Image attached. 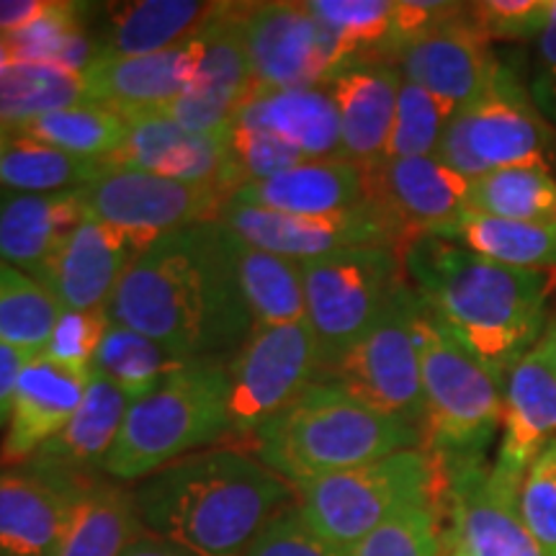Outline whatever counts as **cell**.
I'll list each match as a JSON object with an SVG mask.
<instances>
[{
    "instance_id": "13",
    "label": "cell",
    "mask_w": 556,
    "mask_h": 556,
    "mask_svg": "<svg viewBox=\"0 0 556 556\" xmlns=\"http://www.w3.org/2000/svg\"><path fill=\"white\" fill-rule=\"evenodd\" d=\"M245 9L248 3H214L199 31L193 34L197 47V73L186 93L163 106L129 116H163L197 135H229L248 96L253 93L245 45Z\"/></svg>"
},
{
    "instance_id": "27",
    "label": "cell",
    "mask_w": 556,
    "mask_h": 556,
    "mask_svg": "<svg viewBox=\"0 0 556 556\" xmlns=\"http://www.w3.org/2000/svg\"><path fill=\"white\" fill-rule=\"evenodd\" d=\"M80 486L31 467L0 469V556H52Z\"/></svg>"
},
{
    "instance_id": "10",
    "label": "cell",
    "mask_w": 556,
    "mask_h": 556,
    "mask_svg": "<svg viewBox=\"0 0 556 556\" xmlns=\"http://www.w3.org/2000/svg\"><path fill=\"white\" fill-rule=\"evenodd\" d=\"M548 129L513 75L497 67L482 93L451 116L435 157L477 180L484 173L516 165H546Z\"/></svg>"
},
{
    "instance_id": "36",
    "label": "cell",
    "mask_w": 556,
    "mask_h": 556,
    "mask_svg": "<svg viewBox=\"0 0 556 556\" xmlns=\"http://www.w3.org/2000/svg\"><path fill=\"white\" fill-rule=\"evenodd\" d=\"M186 364L189 361H178L155 340L114 319H109V328L93 358L96 371L114 381L131 402L148 397Z\"/></svg>"
},
{
    "instance_id": "51",
    "label": "cell",
    "mask_w": 556,
    "mask_h": 556,
    "mask_svg": "<svg viewBox=\"0 0 556 556\" xmlns=\"http://www.w3.org/2000/svg\"><path fill=\"white\" fill-rule=\"evenodd\" d=\"M539 58L544 65V78L548 93L556 96V0H552L544 31L539 34Z\"/></svg>"
},
{
    "instance_id": "41",
    "label": "cell",
    "mask_w": 556,
    "mask_h": 556,
    "mask_svg": "<svg viewBox=\"0 0 556 556\" xmlns=\"http://www.w3.org/2000/svg\"><path fill=\"white\" fill-rule=\"evenodd\" d=\"M454 114V103L402 78L387 157H435L443 131Z\"/></svg>"
},
{
    "instance_id": "23",
    "label": "cell",
    "mask_w": 556,
    "mask_h": 556,
    "mask_svg": "<svg viewBox=\"0 0 556 556\" xmlns=\"http://www.w3.org/2000/svg\"><path fill=\"white\" fill-rule=\"evenodd\" d=\"M340 119L343 157L358 165H377L387 157L402 70L392 62H348L325 83Z\"/></svg>"
},
{
    "instance_id": "34",
    "label": "cell",
    "mask_w": 556,
    "mask_h": 556,
    "mask_svg": "<svg viewBox=\"0 0 556 556\" xmlns=\"http://www.w3.org/2000/svg\"><path fill=\"white\" fill-rule=\"evenodd\" d=\"M11 129L13 135L37 139V142L65 150L70 155L106 163L127 139L129 122L116 109L101 106V103H80V106L52 111V114Z\"/></svg>"
},
{
    "instance_id": "33",
    "label": "cell",
    "mask_w": 556,
    "mask_h": 556,
    "mask_svg": "<svg viewBox=\"0 0 556 556\" xmlns=\"http://www.w3.org/2000/svg\"><path fill=\"white\" fill-rule=\"evenodd\" d=\"M443 240L500 266L556 268V222L500 219L467 208Z\"/></svg>"
},
{
    "instance_id": "32",
    "label": "cell",
    "mask_w": 556,
    "mask_h": 556,
    "mask_svg": "<svg viewBox=\"0 0 556 556\" xmlns=\"http://www.w3.org/2000/svg\"><path fill=\"white\" fill-rule=\"evenodd\" d=\"M229 255H232L235 270H238V281L248 302L250 317H253V328L307 323L302 263L250 245L232 229H229Z\"/></svg>"
},
{
    "instance_id": "11",
    "label": "cell",
    "mask_w": 556,
    "mask_h": 556,
    "mask_svg": "<svg viewBox=\"0 0 556 556\" xmlns=\"http://www.w3.org/2000/svg\"><path fill=\"white\" fill-rule=\"evenodd\" d=\"M88 217L99 219L139 250L178 229L219 222L232 193L214 184H189L144 170L109 168L78 189Z\"/></svg>"
},
{
    "instance_id": "26",
    "label": "cell",
    "mask_w": 556,
    "mask_h": 556,
    "mask_svg": "<svg viewBox=\"0 0 556 556\" xmlns=\"http://www.w3.org/2000/svg\"><path fill=\"white\" fill-rule=\"evenodd\" d=\"M232 201L294 217H328L366 204V173L345 157L302 160L294 168L245 184Z\"/></svg>"
},
{
    "instance_id": "4",
    "label": "cell",
    "mask_w": 556,
    "mask_h": 556,
    "mask_svg": "<svg viewBox=\"0 0 556 556\" xmlns=\"http://www.w3.org/2000/svg\"><path fill=\"white\" fill-rule=\"evenodd\" d=\"M250 443L253 456L299 490L315 479L417 448L422 428L364 405L330 381H317Z\"/></svg>"
},
{
    "instance_id": "35",
    "label": "cell",
    "mask_w": 556,
    "mask_h": 556,
    "mask_svg": "<svg viewBox=\"0 0 556 556\" xmlns=\"http://www.w3.org/2000/svg\"><path fill=\"white\" fill-rule=\"evenodd\" d=\"M106 170L109 165L103 160L70 155L37 139L13 135L9 150L0 160V189L24 193L78 191Z\"/></svg>"
},
{
    "instance_id": "1",
    "label": "cell",
    "mask_w": 556,
    "mask_h": 556,
    "mask_svg": "<svg viewBox=\"0 0 556 556\" xmlns=\"http://www.w3.org/2000/svg\"><path fill=\"white\" fill-rule=\"evenodd\" d=\"M109 319L142 332L178 361L227 358L253 330L222 222L152 242L116 287Z\"/></svg>"
},
{
    "instance_id": "47",
    "label": "cell",
    "mask_w": 556,
    "mask_h": 556,
    "mask_svg": "<svg viewBox=\"0 0 556 556\" xmlns=\"http://www.w3.org/2000/svg\"><path fill=\"white\" fill-rule=\"evenodd\" d=\"M245 556H348L328 544L307 523L299 505H289L268 520V526L255 536Z\"/></svg>"
},
{
    "instance_id": "44",
    "label": "cell",
    "mask_w": 556,
    "mask_h": 556,
    "mask_svg": "<svg viewBox=\"0 0 556 556\" xmlns=\"http://www.w3.org/2000/svg\"><path fill=\"white\" fill-rule=\"evenodd\" d=\"M518 503L541 556H556V441L548 443L528 467Z\"/></svg>"
},
{
    "instance_id": "28",
    "label": "cell",
    "mask_w": 556,
    "mask_h": 556,
    "mask_svg": "<svg viewBox=\"0 0 556 556\" xmlns=\"http://www.w3.org/2000/svg\"><path fill=\"white\" fill-rule=\"evenodd\" d=\"M86 217L78 191L0 189V261L34 276Z\"/></svg>"
},
{
    "instance_id": "39",
    "label": "cell",
    "mask_w": 556,
    "mask_h": 556,
    "mask_svg": "<svg viewBox=\"0 0 556 556\" xmlns=\"http://www.w3.org/2000/svg\"><path fill=\"white\" fill-rule=\"evenodd\" d=\"M62 315L60 302L29 274L0 261V343L39 356Z\"/></svg>"
},
{
    "instance_id": "8",
    "label": "cell",
    "mask_w": 556,
    "mask_h": 556,
    "mask_svg": "<svg viewBox=\"0 0 556 556\" xmlns=\"http://www.w3.org/2000/svg\"><path fill=\"white\" fill-rule=\"evenodd\" d=\"M302 276L307 323L323 348L325 368L358 343L409 287L405 258L394 248H353L304 261Z\"/></svg>"
},
{
    "instance_id": "53",
    "label": "cell",
    "mask_w": 556,
    "mask_h": 556,
    "mask_svg": "<svg viewBox=\"0 0 556 556\" xmlns=\"http://www.w3.org/2000/svg\"><path fill=\"white\" fill-rule=\"evenodd\" d=\"M539 345L544 348L548 353V358H552V364L556 366V315L546 319V328H544V336H541Z\"/></svg>"
},
{
    "instance_id": "50",
    "label": "cell",
    "mask_w": 556,
    "mask_h": 556,
    "mask_svg": "<svg viewBox=\"0 0 556 556\" xmlns=\"http://www.w3.org/2000/svg\"><path fill=\"white\" fill-rule=\"evenodd\" d=\"M50 0H0V34L9 37L29 26Z\"/></svg>"
},
{
    "instance_id": "37",
    "label": "cell",
    "mask_w": 556,
    "mask_h": 556,
    "mask_svg": "<svg viewBox=\"0 0 556 556\" xmlns=\"http://www.w3.org/2000/svg\"><path fill=\"white\" fill-rule=\"evenodd\" d=\"M80 103H90L80 73L31 62H13L0 73V122L9 127Z\"/></svg>"
},
{
    "instance_id": "14",
    "label": "cell",
    "mask_w": 556,
    "mask_h": 556,
    "mask_svg": "<svg viewBox=\"0 0 556 556\" xmlns=\"http://www.w3.org/2000/svg\"><path fill=\"white\" fill-rule=\"evenodd\" d=\"M245 45L253 90L317 88L348 65L307 3H248Z\"/></svg>"
},
{
    "instance_id": "3",
    "label": "cell",
    "mask_w": 556,
    "mask_h": 556,
    "mask_svg": "<svg viewBox=\"0 0 556 556\" xmlns=\"http://www.w3.org/2000/svg\"><path fill=\"white\" fill-rule=\"evenodd\" d=\"M409 287L479 361L510 371L546 328V270L484 261L456 242L420 238L405 250Z\"/></svg>"
},
{
    "instance_id": "5",
    "label": "cell",
    "mask_w": 556,
    "mask_h": 556,
    "mask_svg": "<svg viewBox=\"0 0 556 556\" xmlns=\"http://www.w3.org/2000/svg\"><path fill=\"white\" fill-rule=\"evenodd\" d=\"M225 438H232L229 361H189L155 392L131 402L103 475L116 482L148 479Z\"/></svg>"
},
{
    "instance_id": "25",
    "label": "cell",
    "mask_w": 556,
    "mask_h": 556,
    "mask_svg": "<svg viewBox=\"0 0 556 556\" xmlns=\"http://www.w3.org/2000/svg\"><path fill=\"white\" fill-rule=\"evenodd\" d=\"M197 73L193 39L173 50L137 58H96L83 70L88 101L116 109L124 119L186 93Z\"/></svg>"
},
{
    "instance_id": "16",
    "label": "cell",
    "mask_w": 556,
    "mask_h": 556,
    "mask_svg": "<svg viewBox=\"0 0 556 556\" xmlns=\"http://www.w3.org/2000/svg\"><path fill=\"white\" fill-rule=\"evenodd\" d=\"M364 173L366 199L397 225L405 250L420 238H446L469 208L471 180L438 157H384Z\"/></svg>"
},
{
    "instance_id": "55",
    "label": "cell",
    "mask_w": 556,
    "mask_h": 556,
    "mask_svg": "<svg viewBox=\"0 0 556 556\" xmlns=\"http://www.w3.org/2000/svg\"><path fill=\"white\" fill-rule=\"evenodd\" d=\"M11 137H13V129L9 127V124H3V122H0V160H3L5 150H9V144H11Z\"/></svg>"
},
{
    "instance_id": "22",
    "label": "cell",
    "mask_w": 556,
    "mask_h": 556,
    "mask_svg": "<svg viewBox=\"0 0 556 556\" xmlns=\"http://www.w3.org/2000/svg\"><path fill=\"white\" fill-rule=\"evenodd\" d=\"M90 374L93 371L62 366L45 353L26 364L13 397L9 428L0 443V467H24L47 441H52L67 426L86 397Z\"/></svg>"
},
{
    "instance_id": "29",
    "label": "cell",
    "mask_w": 556,
    "mask_h": 556,
    "mask_svg": "<svg viewBox=\"0 0 556 556\" xmlns=\"http://www.w3.org/2000/svg\"><path fill=\"white\" fill-rule=\"evenodd\" d=\"M238 122L268 129L302 152L304 160L343 157L338 109L328 88L253 90L242 103Z\"/></svg>"
},
{
    "instance_id": "42",
    "label": "cell",
    "mask_w": 556,
    "mask_h": 556,
    "mask_svg": "<svg viewBox=\"0 0 556 556\" xmlns=\"http://www.w3.org/2000/svg\"><path fill=\"white\" fill-rule=\"evenodd\" d=\"M86 9L83 3L50 0L47 9L16 34H9L13 62L31 65H60L67 47L86 31Z\"/></svg>"
},
{
    "instance_id": "43",
    "label": "cell",
    "mask_w": 556,
    "mask_h": 556,
    "mask_svg": "<svg viewBox=\"0 0 556 556\" xmlns=\"http://www.w3.org/2000/svg\"><path fill=\"white\" fill-rule=\"evenodd\" d=\"M348 556H443L435 507H409L361 539Z\"/></svg>"
},
{
    "instance_id": "31",
    "label": "cell",
    "mask_w": 556,
    "mask_h": 556,
    "mask_svg": "<svg viewBox=\"0 0 556 556\" xmlns=\"http://www.w3.org/2000/svg\"><path fill=\"white\" fill-rule=\"evenodd\" d=\"M214 3L197 0H137L111 5L99 39V58H137L180 47L204 24Z\"/></svg>"
},
{
    "instance_id": "7",
    "label": "cell",
    "mask_w": 556,
    "mask_h": 556,
    "mask_svg": "<svg viewBox=\"0 0 556 556\" xmlns=\"http://www.w3.org/2000/svg\"><path fill=\"white\" fill-rule=\"evenodd\" d=\"M296 505L307 523L348 554L361 539L409 507H435L448 495L443 464L422 448L392 454L299 486Z\"/></svg>"
},
{
    "instance_id": "40",
    "label": "cell",
    "mask_w": 556,
    "mask_h": 556,
    "mask_svg": "<svg viewBox=\"0 0 556 556\" xmlns=\"http://www.w3.org/2000/svg\"><path fill=\"white\" fill-rule=\"evenodd\" d=\"M307 9L336 37L345 62H389L394 0H312Z\"/></svg>"
},
{
    "instance_id": "24",
    "label": "cell",
    "mask_w": 556,
    "mask_h": 556,
    "mask_svg": "<svg viewBox=\"0 0 556 556\" xmlns=\"http://www.w3.org/2000/svg\"><path fill=\"white\" fill-rule=\"evenodd\" d=\"M129 405L131 400L127 394L93 368L78 413L24 467L75 486L99 479Z\"/></svg>"
},
{
    "instance_id": "38",
    "label": "cell",
    "mask_w": 556,
    "mask_h": 556,
    "mask_svg": "<svg viewBox=\"0 0 556 556\" xmlns=\"http://www.w3.org/2000/svg\"><path fill=\"white\" fill-rule=\"evenodd\" d=\"M469 208L500 219L556 222V178L546 165H516L471 180Z\"/></svg>"
},
{
    "instance_id": "12",
    "label": "cell",
    "mask_w": 556,
    "mask_h": 556,
    "mask_svg": "<svg viewBox=\"0 0 556 556\" xmlns=\"http://www.w3.org/2000/svg\"><path fill=\"white\" fill-rule=\"evenodd\" d=\"M420 299L407 287L392 309L353 343L343 356L325 368L323 381H330L348 394L422 428L426 400H422L420 353L415 340V315Z\"/></svg>"
},
{
    "instance_id": "17",
    "label": "cell",
    "mask_w": 556,
    "mask_h": 556,
    "mask_svg": "<svg viewBox=\"0 0 556 556\" xmlns=\"http://www.w3.org/2000/svg\"><path fill=\"white\" fill-rule=\"evenodd\" d=\"M454 531L451 541L467 556H541L520 516V482L482 462L446 469Z\"/></svg>"
},
{
    "instance_id": "15",
    "label": "cell",
    "mask_w": 556,
    "mask_h": 556,
    "mask_svg": "<svg viewBox=\"0 0 556 556\" xmlns=\"http://www.w3.org/2000/svg\"><path fill=\"white\" fill-rule=\"evenodd\" d=\"M219 222L250 245L299 263L353 248H394L405 255L397 225L371 201L328 217H294L229 201Z\"/></svg>"
},
{
    "instance_id": "9",
    "label": "cell",
    "mask_w": 556,
    "mask_h": 556,
    "mask_svg": "<svg viewBox=\"0 0 556 556\" xmlns=\"http://www.w3.org/2000/svg\"><path fill=\"white\" fill-rule=\"evenodd\" d=\"M325 358L309 323L253 328L229 358V426L250 441L323 381Z\"/></svg>"
},
{
    "instance_id": "18",
    "label": "cell",
    "mask_w": 556,
    "mask_h": 556,
    "mask_svg": "<svg viewBox=\"0 0 556 556\" xmlns=\"http://www.w3.org/2000/svg\"><path fill=\"white\" fill-rule=\"evenodd\" d=\"M106 165L189 184H214L232 197L242 189L229 135H197L163 116L131 119L127 139Z\"/></svg>"
},
{
    "instance_id": "19",
    "label": "cell",
    "mask_w": 556,
    "mask_h": 556,
    "mask_svg": "<svg viewBox=\"0 0 556 556\" xmlns=\"http://www.w3.org/2000/svg\"><path fill=\"white\" fill-rule=\"evenodd\" d=\"M402 78L430 90L438 99L467 106L495 78L497 62L490 39L471 18V5L397 52Z\"/></svg>"
},
{
    "instance_id": "21",
    "label": "cell",
    "mask_w": 556,
    "mask_h": 556,
    "mask_svg": "<svg viewBox=\"0 0 556 556\" xmlns=\"http://www.w3.org/2000/svg\"><path fill=\"white\" fill-rule=\"evenodd\" d=\"M500 428L503 438L492 469L523 482L533 458L556 441V366L539 343L505 374Z\"/></svg>"
},
{
    "instance_id": "46",
    "label": "cell",
    "mask_w": 556,
    "mask_h": 556,
    "mask_svg": "<svg viewBox=\"0 0 556 556\" xmlns=\"http://www.w3.org/2000/svg\"><path fill=\"white\" fill-rule=\"evenodd\" d=\"M109 328V309H62L45 356L67 368L93 371V358Z\"/></svg>"
},
{
    "instance_id": "49",
    "label": "cell",
    "mask_w": 556,
    "mask_h": 556,
    "mask_svg": "<svg viewBox=\"0 0 556 556\" xmlns=\"http://www.w3.org/2000/svg\"><path fill=\"white\" fill-rule=\"evenodd\" d=\"M31 358V353L21 351V348L0 343V426H9L21 371H24Z\"/></svg>"
},
{
    "instance_id": "45",
    "label": "cell",
    "mask_w": 556,
    "mask_h": 556,
    "mask_svg": "<svg viewBox=\"0 0 556 556\" xmlns=\"http://www.w3.org/2000/svg\"><path fill=\"white\" fill-rule=\"evenodd\" d=\"M229 144H232V160L242 186L294 168L304 160L302 152H296L283 139L245 122H235L229 131Z\"/></svg>"
},
{
    "instance_id": "2",
    "label": "cell",
    "mask_w": 556,
    "mask_h": 556,
    "mask_svg": "<svg viewBox=\"0 0 556 556\" xmlns=\"http://www.w3.org/2000/svg\"><path fill=\"white\" fill-rule=\"evenodd\" d=\"M296 486L238 448H208L142 479L135 503L144 531L197 556H245Z\"/></svg>"
},
{
    "instance_id": "48",
    "label": "cell",
    "mask_w": 556,
    "mask_h": 556,
    "mask_svg": "<svg viewBox=\"0 0 556 556\" xmlns=\"http://www.w3.org/2000/svg\"><path fill=\"white\" fill-rule=\"evenodd\" d=\"M552 0H482L471 18L486 39H533L544 31Z\"/></svg>"
},
{
    "instance_id": "30",
    "label": "cell",
    "mask_w": 556,
    "mask_h": 556,
    "mask_svg": "<svg viewBox=\"0 0 556 556\" xmlns=\"http://www.w3.org/2000/svg\"><path fill=\"white\" fill-rule=\"evenodd\" d=\"M135 492L90 479L75 492L62 539L52 556H122L142 536Z\"/></svg>"
},
{
    "instance_id": "54",
    "label": "cell",
    "mask_w": 556,
    "mask_h": 556,
    "mask_svg": "<svg viewBox=\"0 0 556 556\" xmlns=\"http://www.w3.org/2000/svg\"><path fill=\"white\" fill-rule=\"evenodd\" d=\"M9 65H13L11 45H9V37H3V34H0V73H3Z\"/></svg>"
},
{
    "instance_id": "6",
    "label": "cell",
    "mask_w": 556,
    "mask_h": 556,
    "mask_svg": "<svg viewBox=\"0 0 556 556\" xmlns=\"http://www.w3.org/2000/svg\"><path fill=\"white\" fill-rule=\"evenodd\" d=\"M415 340L426 400L422 441L443 469L482 462L503 420L505 374L458 343L422 302L415 315Z\"/></svg>"
},
{
    "instance_id": "20",
    "label": "cell",
    "mask_w": 556,
    "mask_h": 556,
    "mask_svg": "<svg viewBox=\"0 0 556 556\" xmlns=\"http://www.w3.org/2000/svg\"><path fill=\"white\" fill-rule=\"evenodd\" d=\"M142 253L122 232L86 217L31 278L58 299L62 309H109L111 296Z\"/></svg>"
},
{
    "instance_id": "56",
    "label": "cell",
    "mask_w": 556,
    "mask_h": 556,
    "mask_svg": "<svg viewBox=\"0 0 556 556\" xmlns=\"http://www.w3.org/2000/svg\"><path fill=\"white\" fill-rule=\"evenodd\" d=\"M443 556H467L458 548L454 541H451V536H443Z\"/></svg>"
},
{
    "instance_id": "52",
    "label": "cell",
    "mask_w": 556,
    "mask_h": 556,
    "mask_svg": "<svg viewBox=\"0 0 556 556\" xmlns=\"http://www.w3.org/2000/svg\"><path fill=\"white\" fill-rule=\"evenodd\" d=\"M122 556H197V554L186 552V548L170 544V541L160 536H152V533H142V536H139Z\"/></svg>"
}]
</instances>
